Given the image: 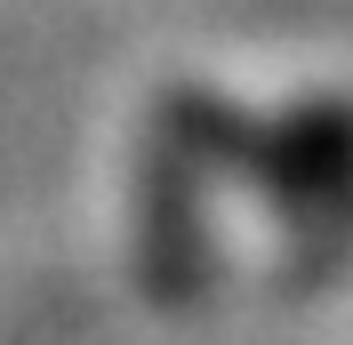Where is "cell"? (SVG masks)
I'll return each instance as SVG.
<instances>
[{
  "mask_svg": "<svg viewBox=\"0 0 353 345\" xmlns=\"http://www.w3.org/2000/svg\"><path fill=\"white\" fill-rule=\"evenodd\" d=\"M241 161L257 185L297 217H345L353 209V105L345 97H313L281 112L273 129L241 137Z\"/></svg>",
  "mask_w": 353,
  "mask_h": 345,
  "instance_id": "1",
  "label": "cell"
}]
</instances>
